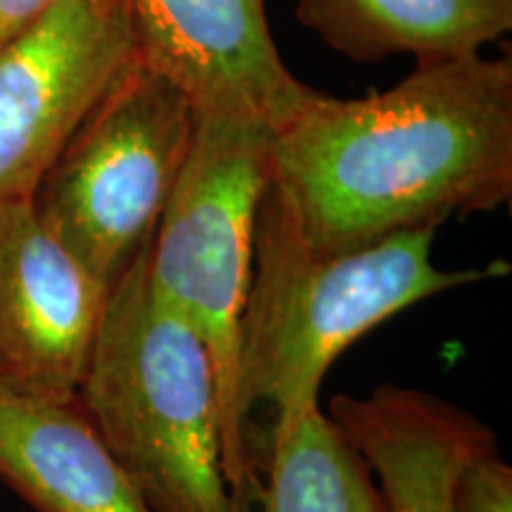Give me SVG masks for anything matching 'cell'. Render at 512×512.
Here are the masks:
<instances>
[{
	"mask_svg": "<svg viewBox=\"0 0 512 512\" xmlns=\"http://www.w3.org/2000/svg\"><path fill=\"white\" fill-rule=\"evenodd\" d=\"M268 164V190L320 254L494 211L512 195V57L425 62L366 98L311 91Z\"/></svg>",
	"mask_w": 512,
	"mask_h": 512,
	"instance_id": "obj_1",
	"label": "cell"
},
{
	"mask_svg": "<svg viewBox=\"0 0 512 512\" xmlns=\"http://www.w3.org/2000/svg\"><path fill=\"white\" fill-rule=\"evenodd\" d=\"M434 235L437 228L401 230L368 247L320 254L299 238L266 185L240 320L238 403L247 425L259 406L273 415L316 406L332 363L384 320L510 271L505 261L444 271L432 261Z\"/></svg>",
	"mask_w": 512,
	"mask_h": 512,
	"instance_id": "obj_2",
	"label": "cell"
},
{
	"mask_svg": "<svg viewBox=\"0 0 512 512\" xmlns=\"http://www.w3.org/2000/svg\"><path fill=\"white\" fill-rule=\"evenodd\" d=\"M147 252L110 290L76 401L150 512H245L223 475L209 351L152 290Z\"/></svg>",
	"mask_w": 512,
	"mask_h": 512,
	"instance_id": "obj_3",
	"label": "cell"
},
{
	"mask_svg": "<svg viewBox=\"0 0 512 512\" xmlns=\"http://www.w3.org/2000/svg\"><path fill=\"white\" fill-rule=\"evenodd\" d=\"M273 128L228 114H197L190 150L147 252L152 290L200 335L219 399L223 475L254 512L259 489L252 427L238 403L240 320L252 275L254 226L268 185Z\"/></svg>",
	"mask_w": 512,
	"mask_h": 512,
	"instance_id": "obj_4",
	"label": "cell"
},
{
	"mask_svg": "<svg viewBox=\"0 0 512 512\" xmlns=\"http://www.w3.org/2000/svg\"><path fill=\"white\" fill-rule=\"evenodd\" d=\"M195 117L176 83L133 60L31 197L43 226L107 290L150 247Z\"/></svg>",
	"mask_w": 512,
	"mask_h": 512,
	"instance_id": "obj_5",
	"label": "cell"
},
{
	"mask_svg": "<svg viewBox=\"0 0 512 512\" xmlns=\"http://www.w3.org/2000/svg\"><path fill=\"white\" fill-rule=\"evenodd\" d=\"M133 60L126 0H62L0 48V209L36 195Z\"/></svg>",
	"mask_w": 512,
	"mask_h": 512,
	"instance_id": "obj_6",
	"label": "cell"
},
{
	"mask_svg": "<svg viewBox=\"0 0 512 512\" xmlns=\"http://www.w3.org/2000/svg\"><path fill=\"white\" fill-rule=\"evenodd\" d=\"M107 297L31 200L0 209V392L76 401Z\"/></svg>",
	"mask_w": 512,
	"mask_h": 512,
	"instance_id": "obj_7",
	"label": "cell"
},
{
	"mask_svg": "<svg viewBox=\"0 0 512 512\" xmlns=\"http://www.w3.org/2000/svg\"><path fill=\"white\" fill-rule=\"evenodd\" d=\"M136 60L188 95L197 114H228L278 131L304 105L280 57L264 0H126Z\"/></svg>",
	"mask_w": 512,
	"mask_h": 512,
	"instance_id": "obj_8",
	"label": "cell"
},
{
	"mask_svg": "<svg viewBox=\"0 0 512 512\" xmlns=\"http://www.w3.org/2000/svg\"><path fill=\"white\" fill-rule=\"evenodd\" d=\"M0 479L36 512H150L79 401L0 392Z\"/></svg>",
	"mask_w": 512,
	"mask_h": 512,
	"instance_id": "obj_9",
	"label": "cell"
},
{
	"mask_svg": "<svg viewBox=\"0 0 512 512\" xmlns=\"http://www.w3.org/2000/svg\"><path fill=\"white\" fill-rule=\"evenodd\" d=\"M297 17L356 62L463 60L512 29V0H299Z\"/></svg>",
	"mask_w": 512,
	"mask_h": 512,
	"instance_id": "obj_10",
	"label": "cell"
},
{
	"mask_svg": "<svg viewBox=\"0 0 512 512\" xmlns=\"http://www.w3.org/2000/svg\"><path fill=\"white\" fill-rule=\"evenodd\" d=\"M261 512H392L356 446L320 406L273 415L254 451Z\"/></svg>",
	"mask_w": 512,
	"mask_h": 512,
	"instance_id": "obj_11",
	"label": "cell"
},
{
	"mask_svg": "<svg viewBox=\"0 0 512 512\" xmlns=\"http://www.w3.org/2000/svg\"><path fill=\"white\" fill-rule=\"evenodd\" d=\"M448 512H512V467L498 444L479 448L460 467Z\"/></svg>",
	"mask_w": 512,
	"mask_h": 512,
	"instance_id": "obj_12",
	"label": "cell"
},
{
	"mask_svg": "<svg viewBox=\"0 0 512 512\" xmlns=\"http://www.w3.org/2000/svg\"><path fill=\"white\" fill-rule=\"evenodd\" d=\"M62 0H0V48Z\"/></svg>",
	"mask_w": 512,
	"mask_h": 512,
	"instance_id": "obj_13",
	"label": "cell"
}]
</instances>
